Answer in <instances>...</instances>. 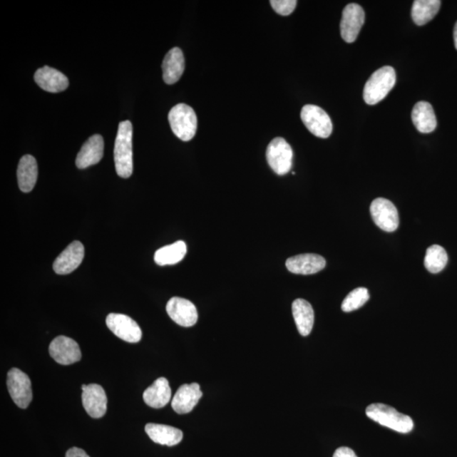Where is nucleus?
Here are the masks:
<instances>
[{
  "label": "nucleus",
  "mask_w": 457,
  "mask_h": 457,
  "mask_svg": "<svg viewBox=\"0 0 457 457\" xmlns=\"http://www.w3.org/2000/svg\"><path fill=\"white\" fill-rule=\"evenodd\" d=\"M106 324L117 337L126 342L138 343L142 339V330L135 320L129 316L111 314L107 316Z\"/></svg>",
  "instance_id": "obj_9"
},
{
  "label": "nucleus",
  "mask_w": 457,
  "mask_h": 457,
  "mask_svg": "<svg viewBox=\"0 0 457 457\" xmlns=\"http://www.w3.org/2000/svg\"><path fill=\"white\" fill-rule=\"evenodd\" d=\"M167 314L176 324L183 327H192L197 322L195 305L182 297H172L166 305Z\"/></svg>",
  "instance_id": "obj_12"
},
{
  "label": "nucleus",
  "mask_w": 457,
  "mask_h": 457,
  "mask_svg": "<svg viewBox=\"0 0 457 457\" xmlns=\"http://www.w3.org/2000/svg\"><path fill=\"white\" fill-rule=\"evenodd\" d=\"M168 119L172 131L182 141H191L195 137L197 118L192 107L179 103L171 108Z\"/></svg>",
  "instance_id": "obj_4"
},
{
  "label": "nucleus",
  "mask_w": 457,
  "mask_h": 457,
  "mask_svg": "<svg viewBox=\"0 0 457 457\" xmlns=\"http://www.w3.org/2000/svg\"><path fill=\"white\" fill-rule=\"evenodd\" d=\"M371 215L379 228L393 232L399 226V214L392 202L386 198H376L370 207Z\"/></svg>",
  "instance_id": "obj_8"
},
{
  "label": "nucleus",
  "mask_w": 457,
  "mask_h": 457,
  "mask_svg": "<svg viewBox=\"0 0 457 457\" xmlns=\"http://www.w3.org/2000/svg\"><path fill=\"white\" fill-rule=\"evenodd\" d=\"M34 79L41 88L48 93L65 91L69 86V80L64 74L49 66H43L36 71Z\"/></svg>",
  "instance_id": "obj_18"
},
{
  "label": "nucleus",
  "mask_w": 457,
  "mask_h": 457,
  "mask_svg": "<svg viewBox=\"0 0 457 457\" xmlns=\"http://www.w3.org/2000/svg\"><path fill=\"white\" fill-rule=\"evenodd\" d=\"M163 78L172 85L178 83L185 71V57L182 49L174 48L166 54L162 64Z\"/></svg>",
  "instance_id": "obj_19"
},
{
  "label": "nucleus",
  "mask_w": 457,
  "mask_h": 457,
  "mask_svg": "<svg viewBox=\"0 0 457 457\" xmlns=\"http://www.w3.org/2000/svg\"><path fill=\"white\" fill-rule=\"evenodd\" d=\"M187 252V244L178 241L158 249L155 255V261L160 266L176 265L184 259Z\"/></svg>",
  "instance_id": "obj_25"
},
{
  "label": "nucleus",
  "mask_w": 457,
  "mask_h": 457,
  "mask_svg": "<svg viewBox=\"0 0 457 457\" xmlns=\"http://www.w3.org/2000/svg\"><path fill=\"white\" fill-rule=\"evenodd\" d=\"M103 149L105 143L102 135H93L83 144L76 157V165L78 168L83 170L98 164L103 156Z\"/></svg>",
  "instance_id": "obj_17"
},
{
  "label": "nucleus",
  "mask_w": 457,
  "mask_h": 457,
  "mask_svg": "<svg viewBox=\"0 0 457 457\" xmlns=\"http://www.w3.org/2000/svg\"><path fill=\"white\" fill-rule=\"evenodd\" d=\"M49 354L61 365L73 364L81 359L78 344L73 339L63 336L53 339L49 345Z\"/></svg>",
  "instance_id": "obj_11"
},
{
  "label": "nucleus",
  "mask_w": 457,
  "mask_h": 457,
  "mask_svg": "<svg viewBox=\"0 0 457 457\" xmlns=\"http://www.w3.org/2000/svg\"><path fill=\"white\" fill-rule=\"evenodd\" d=\"M366 415L370 419L401 433H409L413 431L414 423L409 416L399 413L393 407L382 404H371L366 409Z\"/></svg>",
  "instance_id": "obj_2"
},
{
  "label": "nucleus",
  "mask_w": 457,
  "mask_h": 457,
  "mask_svg": "<svg viewBox=\"0 0 457 457\" xmlns=\"http://www.w3.org/2000/svg\"><path fill=\"white\" fill-rule=\"evenodd\" d=\"M66 457H90L83 450L78 447L71 448L66 452Z\"/></svg>",
  "instance_id": "obj_31"
},
{
  "label": "nucleus",
  "mask_w": 457,
  "mask_h": 457,
  "mask_svg": "<svg viewBox=\"0 0 457 457\" xmlns=\"http://www.w3.org/2000/svg\"><path fill=\"white\" fill-rule=\"evenodd\" d=\"M327 261L322 256L306 253L289 257L286 266L289 272L297 274H314L324 269Z\"/></svg>",
  "instance_id": "obj_16"
},
{
  "label": "nucleus",
  "mask_w": 457,
  "mask_h": 457,
  "mask_svg": "<svg viewBox=\"0 0 457 457\" xmlns=\"http://www.w3.org/2000/svg\"><path fill=\"white\" fill-rule=\"evenodd\" d=\"M171 399V389L168 380L158 378L152 386L143 393L145 404L153 409H162L169 404Z\"/></svg>",
  "instance_id": "obj_21"
},
{
  "label": "nucleus",
  "mask_w": 457,
  "mask_h": 457,
  "mask_svg": "<svg viewBox=\"0 0 457 457\" xmlns=\"http://www.w3.org/2000/svg\"><path fill=\"white\" fill-rule=\"evenodd\" d=\"M448 256L444 248L433 245L428 248L424 259L425 268L432 274L440 273L447 265Z\"/></svg>",
  "instance_id": "obj_27"
},
{
  "label": "nucleus",
  "mask_w": 457,
  "mask_h": 457,
  "mask_svg": "<svg viewBox=\"0 0 457 457\" xmlns=\"http://www.w3.org/2000/svg\"><path fill=\"white\" fill-rule=\"evenodd\" d=\"M301 118L307 130L316 137L328 138L332 133V119L323 108L307 105L302 108Z\"/></svg>",
  "instance_id": "obj_6"
},
{
  "label": "nucleus",
  "mask_w": 457,
  "mask_h": 457,
  "mask_svg": "<svg viewBox=\"0 0 457 457\" xmlns=\"http://www.w3.org/2000/svg\"><path fill=\"white\" fill-rule=\"evenodd\" d=\"M87 384H83V386H81V390L84 391L85 389L87 388Z\"/></svg>",
  "instance_id": "obj_33"
},
{
  "label": "nucleus",
  "mask_w": 457,
  "mask_h": 457,
  "mask_svg": "<svg viewBox=\"0 0 457 457\" xmlns=\"http://www.w3.org/2000/svg\"><path fill=\"white\" fill-rule=\"evenodd\" d=\"M84 255L85 249L83 243L78 241L71 243L54 261L53 265L54 272L58 274H68L73 272L83 262Z\"/></svg>",
  "instance_id": "obj_13"
},
{
  "label": "nucleus",
  "mask_w": 457,
  "mask_h": 457,
  "mask_svg": "<svg viewBox=\"0 0 457 457\" xmlns=\"http://www.w3.org/2000/svg\"><path fill=\"white\" fill-rule=\"evenodd\" d=\"M292 314L301 336H309L314 324L313 307L309 302L299 298L292 303Z\"/></svg>",
  "instance_id": "obj_23"
},
{
  "label": "nucleus",
  "mask_w": 457,
  "mask_h": 457,
  "mask_svg": "<svg viewBox=\"0 0 457 457\" xmlns=\"http://www.w3.org/2000/svg\"><path fill=\"white\" fill-rule=\"evenodd\" d=\"M202 396L200 386L197 383L185 384L178 389L173 399L171 406L175 413L178 414H187L191 413L194 407Z\"/></svg>",
  "instance_id": "obj_14"
},
{
  "label": "nucleus",
  "mask_w": 457,
  "mask_h": 457,
  "mask_svg": "<svg viewBox=\"0 0 457 457\" xmlns=\"http://www.w3.org/2000/svg\"><path fill=\"white\" fill-rule=\"evenodd\" d=\"M333 457H357V456L351 448L343 446L334 451Z\"/></svg>",
  "instance_id": "obj_30"
},
{
  "label": "nucleus",
  "mask_w": 457,
  "mask_h": 457,
  "mask_svg": "<svg viewBox=\"0 0 457 457\" xmlns=\"http://www.w3.org/2000/svg\"><path fill=\"white\" fill-rule=\"evenodd\" d=\"M369 298V291L366 288L359 287L353 289L343 301L342 309L346 313H350L363 307Z\"/></svg>",
  "instance_id": "obj_28"
},
{
  "label": "nucleus",
  "mask_w": 457,
  "mask_h": 457,
  "mask_svg": "<svg viewBox=\"0 0 457 457\" xmlns=\"http://www.w3.org/2000/svg\"><path fill=\"white\" fill-rule=\"evenodd\" d=\"M38 175V164L35 158L29 155L22 157L17 169L18 185L21 191L25 193L33 191Z\"/></svg>",
  "instance_id": "obj_22"
},
{
  "label": "nucleus",
  "mask_w": 457,
  "mask_h": 457,
  "mask_svg": "<svg viewBox=\"0 0 457 457\" xmlns=\"http://www.w3.org/2000/svg\"><path fill=\"white\" fill-rule=\"evenodd\" d=\"M133 129L130 121L120 122L116 135L114 158L117 175L129 178L133 172Z\"/></svg>",
  "instance_id": "obj_1"
},
{
  "label": "nucleus",
  "mask_w": 457,
  "mask_h": 457,
  "mask_svg": "<svg viewBox=\"0 0 457 457\" xmlns=\"http://www.w3.org/2000/svg\"><path fill=\"white\" fill-rule=\"evenodd\" d=\"M454 43H455V47L457 49V22L454 27Z\"/></svg>",
  "instance_id": "obj_32"
},
{
  "label": "nucleus",
  "mask_w": 457,
  "mask_h": 457,
  "mask_svg": "<svg viewBox=\"0 0 457 457\" xmlns=\"http://www.w3.org/2000/svg\"><path fill=\"white\" fill-rule=\"evenodd\" d=\"M9 393L16 405L25 409L33 400L31 380L27 374L19 369L14 368L7 374Z\"/></svg>",
  "instance_id": "obj_7"
},
{
  "label": "nucleus",
  "mask_w": 457,
  "mask_h": 457,
  "mask_svg": "<svg viewBox=\"0 0 457 457\" xmlns=\"http://www.w3.org/2000/svg\"><path fill=\"white\" fill-rule=\"evenodd\" d=\"M83 391V405L90 417H103L107 411V396L103 388L99 384H91Z\"/></svg>",
  "instance_id": "obj_15"
},
{
  "label": "nucleus",
  "mask_w": 457,
  "mask_h": 457,
  "mask_svg": "<svg viewBox=\"0 0 457 457\" xmlns=\"http://www.w3.org/2000/svg\"><path fill=\"white\" fill-rule=\"evenodd\" d=\"M271 6L280 16H287L295 10L297 1L296 0H271Z\"/></svg>",
  "instance_id": "obj_29"
},
{
  "label": "nucleus",
  "mask_w": 457,
  "mask_h": 457,
  "mask_svg": "<svg viewBox=\"0 0 457 457\" xmlns=\"http://www.w3.org/2000/svg\"><path fill=\"white\" fill-rule=\"evenodd\" d=\"M145 431L153 442L162 446H174L182 442L183 433L169 425L148 423Z\"/></svg>",
  "instance_id": "obj_20"
},
{
  "label": "nucleus",
  "mask_w": 457,
  "mask_h": 457,
  "mask_svg": "<svg viewBox=\"0 0 457 457\" xmlns=\"http://www.w3.org/2000/svg\"><path fill=\"white\" fill-rule=\"evenodd\" d=\"M411 120H413L416 128L421 133H433L437 126V120L433 108L428 102L421 101L416 103L413 112H411Z\"/></svg>",
  "instance_id": "obj_24"
},
{
  "label": "nucleus",
  "mask_w": 457,
  "mask_h": 457,
  "mask_svg": "<svg viewBox=\"0 0 457 457\" xmlns=\"http://www.w3.org/2000/svg\"><path fill=\"white\" fill-rule=\"evenodd\" d=\"M441 6V1L438 0H416L411 8V17L416 24L423 26L433 19Z\"/></svg>",
  "instance_id": "obj_26"
},
{
  "label": "nucleus",
  "mask_w": 457,
  "mask_h": 457,
  "mask_svg": "<svg viewBox=\"0 0 457 457\" xmlns=\"http://www.w3.org/2000/svg\"><path fill=\"white\" fill-rule=\"evenodd\" d=\"M365 21L364 9L359 4H349L344 9L341 21L342 38L345 42H355Z\"/></svg>",
  "instance_id": "obj_10"
},
{
  "label": "nucleus",
  "mask_w": 457,
  "mask_h": 457,
  "mask_svg": "<svg viewBox=\"0 0 457 457\" xmlns=\"http://www.w3.org/2000/svg\"><path fill=\"white\" fill-rule=\"evenodd\" d=\"M267 161L274 173L284 175L289 173L292 166L293 151L289 144L282 138L272 140L267 148Z\"/></svg>",
  "instance_id": "obj_5"
},
{
  "label": "nucleus",
  "mask_w": 457,
  "mask_h": 457,
  "mask_svg": "<svg viewBox=\"0 0 457 457\" xmlns=\"http://www.w3.org/2000/svg\"><path fill=\"white\" fill-rule=\"evenodd\" d=\"M396 71L391 66L380 68L370 76L364 90V101L374 106L382 101L396 84Z\"/></svg>",
  "instance_id": "obj_3"
}]
</instances>
